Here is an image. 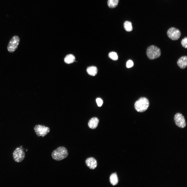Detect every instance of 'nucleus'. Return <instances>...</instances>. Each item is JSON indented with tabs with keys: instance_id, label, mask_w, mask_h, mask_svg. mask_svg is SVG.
Segmentation results:
<instances>
[{
	"instance_id": "f257e3e1",
	"label": "nucleus",
	"mask_w": 187,
	"mask_h": 187,
	"mask_svg": "<svg viewBox=\"0 0 187 187\" xmlns=\"http://www.w3.org/2000/svg\"><path fill=\"white\" fill-rule=\"evenodd\" d=\"M68 155V151L66 148L61 146L54 150L52 153L51 156L53 159L59 161L66 158Z\"/></svg>"
},
{
	"instance_id": "f03ea898",
	"label": "nucleus",
	"mask_w": 187,
	"mask_h": 187,
	"mask_svg": "<svg viewBox=\"0 0 187 187\" xmlns=\"http://www.w3.org/2000/svg\"><path fill=\"white\" fill-rule=\"evenodd\" d=\"M149 105V102L146 97H142L139 98L135 102L134 107L138 112H142L146 111Z\"/></svg>"
},
{
	"instance_id": "7ed1b4c3",
	"label": "nucleus",
	"mask_w": 187,
	"mask_h": 187,
	"mask_svg": "<svg viewBox=\"0 0 187 187\" xmlns=\"http://www.w3.org/2000/svg\"><path fill=\"white\" fill-rule=\"evenodd\" d=\"M146 54L149 59L153 60L160 57L161 52L159 48L155 45H151L147 48Z\"/></svg>"
},
{
	"instance_id": "20e7f679",
	"label": "nucleus",
	"mask_w": 187,
	"mask_h": 187,
	"mask_svg": "<svg viewBox=\"0 0 187 187\" xmlns=\"http://www.w3.org/2000/svg\"><path fill=\"white\" fill-rule=\"evenodd\" d=\"M19 42L20 38L18 36H13L9 42L7 47L8 51L10 53L14 52L17 48Z\"/></svg>"
},
{
	"instance_id": "39448f33",
	"label": "nucleus",
	"mask_w": 187,
	"mask_h": 187,
	"mask_svg": "<svg viewBox=\"0 0 187 187\" xmlns=\"http://www.w3.org/2000/svg\"><path fill=\"white\" fill-rule=\"evenodd\" d=\"M34 129L38 137H43L50 132V129L49 127L41 125H36Z\"/></svg>"
},
{
	"instance_id": "423d86ee",
	"label": "nucleus",
	"mask_w": 187,
	"mask_h": 187,
	"mask_svg": "<svg viewBox=\"0 0 187 187\" xmlns=\"http://www.w3.org/2000/svg\"><path fill=\"white\" fill-rule=\"evenodd\" d=\"M13 157L15 161L17 162H20L24 159L25 153L21 146L14 150L13 153Z\"/></svg>"
},
{
	"instance_id": "0eeeda50",
	"label": "nucleus",
	"mask_w": 187,
	"mask_h": 187,
	"mask_svg": "<svg viewBox=\"0 0 187 187\" xmlns=\"http://www.w3.org/2000/svg\"><path fill=\"white\" fill-rule=\"evenodd\" d=\"M174 119L176 125L179 127L183 128L186 125V123L184 116L180 113H177L175 115Z\"/></svg>"
},
{
	"instance_id": "6e6552de",
	"label": "nucleus",
	"mask_w": 187,
	"mask_h": 187,
	"mask_svg": "<svg viewBox=\"0 0 187 187\" xmlns=\"http://www.w3.org/2000/svg\"><path fill=\"white\" fill-rule=\"evenodd\" d=\"M167 34L168 37L172 40H176L179 38L181 34L179 29L174 27H171L168 30Z\"/></svg>"
},
{
	"instance_id": "1a4fd4ad",
	"label": "nucleus",
	"mask_w": 187,
	"mask_h": 187,
	"mask_svg": "<svg viewBox=\"0 0 187 187\" xmlns=\"http://www.w3.org/2000/svg\"><path fill=\"white\" fill-rule=\"evenodd\" d=\"M85 163L86 166L91 169H94L97 166V163L96 159L93 157H90L85 160Z\"/></svg>"
},
{
	"instance_id": "9d476101",
	"label": "nucleus",
	"mask_w": 187,
	"mask_h": 187,
	"mask_svg": "<svg viewBox=\"0 0 187 187\" xmlns=\"http://www.w3.org/2000/svg\"><path fill=\"white\" fill-rule=\"evenodd\" d=\"M177 63L180 68L185 69L187 66V56H183L181 57L178 59Z\"/></svg>"
},
{
	"instance_id": "9b49d317",
	"label": "nucleus",
	"mask_w": 187,
	"mask_h": 187,
	"mask_svg": "<svg viewBox=\"0 0 187 187\" xmlns=\"http://www.w3.org/2000/svg\"><path fill=\"white\" fill-rule=\"evenodd\" d=\"M99 122L98 118L94 117L91 118L88 122V126L90 129H94L97 126Z\"/></svg>"
},
{
	"instance_id": "f8f14e48",
	"label": "nucleus",
	"mask_w": 187,
	"mask_h": 187,
	"mask_svg": "<svg viewBox=\"0 0 187 187\" xmlns=\"http://www.w3.org/2000/svg\"><path fill=\"white\" fill-rule=\"evenodd\" d=\"M86 71L89 75L95 76L96 75L98 72L97 67L95 66H91L88 67L86 69Z\"/></svg>"
},
{
	"instance_id": "ddd939ff",
	"label": "nucleus",
	"mask_w": 187,
	"mask_h": 187,
	"mask_svg": "<svg viewBox=\"0 0 187 187\" xmlns=\"http://www.w3.org/2000/svg\"><path fill=\"white\" fill-rule=\"evenodd\" d=\"M110 181L111 184L113 186L117 184L118 182V180L116 173H113L110 175Z\"/></svg>"
},
{
	"instance_id": "4468645a",
	"label": "nucleus",
	"mask_w": 187,
	"mask_h": 187,
	"mask_svg": "<svg viewBox=\"0 0 187 187\" xmlns=\"http://www.w3.org/2000/svg\"><path fill=\"white\" fill-rule=\"evenodd\" d=\"M75 60V57L74 55L71 54L67 55L64 59L65 62L68 64H70L73 63Z\"/></svg>"
},
{
	"instance_id": "2eb2a0df",
	"label": "nucleus",
	"mask_w": 187,
	"mask_h": 187,
	"mask_svg": "<svg viewBox=\"0 0 187 187\" xmlns=\"http://www.w3.org/2000/svg\"><path fill=\"white\" fill-rule=\"evenodd\" d=\"M124 26L125 30L128 32L131 31L133 30L131 23L129 21H125L124 24Z\"/></svg>"
},
{
	"instance_id": "dca6fc26",
	"label": "nucleus",
	"mask_w": 187,
	"mask_h": 187,
	"mask_svg": "<svg viewBox=\"0 0 187 187\" xmlns=\"http://www.w3.org/2000/svg\"><path fill=\"white\" fill-rule=\"evenodd\" d=\"M119 2V0H108V5L110 8H114L117 6Z\"/></svg>"
},
{
	"instance_id": "f3484780",
	"label": "nucleus",
	"mask_w": 187,
	"mask_h": 187,
	"mask_svg": "<svg viewBox=\"0 0 187 187\" xmlns=\"http://www.w3.org/2000/svg\"><path fill=\"white\" fill-rule=\"evenodd\" d=\"M108 57L110 58L114 61L117 60L118 59L117 53L115 52H110L108 54Z\"/></svg>"
},
{
	"instance_id": "a211bd4d",
	"label": "nucleus",
	"mask_w": 187,
	"mask_h": 187,
	"mask_svg": "<svg viewBox=\"0 0 187 187\" xmlns=\"http://www.w3.org/2000/svg\"><path fill=\"white\" fill-rule=\"evenodd\" d=\"M181 44L182 46L185 48H187V38L186 37H185L182 39L181 41Z\"/></svg>"
},
{
	"instance_id": "6ab92c4d",
	"label": "nucleus",
	"mask_w": 187,
	"mask_h": 187,
	"mask_svg": "<svg viewBox=\"0 0 187 187\" xmlns=\"http://www.w3.org/2000/svg\"><path fill=\"white\" fill-rule=\"evenodd\" d=\"M133 63L131 60H128L126 63V67L128 68L132 67L133 66Z\"/></svg>"
},
{
	"instance_id": "aec40b11",
	"label": "nucleus",
	"mask_w": 187,
	"mask_h": 187,
	"mask_svg": "<svg viewBox=\"0 0 187 187\" xmlns=\"http://www.w3.org/2000/svg\"><path fill=\"white\" fill-rule=\"evenodd\" d=\"M96 102L98 106L99 107L101 106L102 105L103 101L100 98H98L96 99Z\"/></svg>"
}]
</instances>
